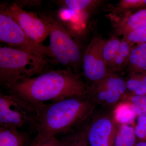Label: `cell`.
I'll use <instances>...</instances> for the list:
<instances>
[{
    "label": "cell",
    "mask_w": 146,
    "mask_h": 146,
    "mask_svg": "<svg viewBox=\"0 0 146 146\" xmlns=\"http://www.w3.org/2000/svg\"><path fill=\"white\" fill-rule=\"evenodd\" d=\"M29 133L0 125V146H29Z\"/></svg>",
    "instance_id": "12"
},
{
    "label": "cell",
    "mask_w": 146,
    "mask_h": 146,
    "mask_svg": "<svg viewBox=\"0 0 146 146\" xmlns=\"http://www.w3.org/2000/svg\"><path fill=\"white\" fill-rule=\"evenodd\" d=\"M36 115V110L20 98L0 93V125L18 129L27 125L31 131Z\"/></svg>",
    "instance_id": "5"
},
{
    "label": "cell",
    "mask_w": 146,
    "mask_h": 146,
    "mask_svg": "<svg viewBox=\"0 0 146 146\" xmlns=\"http://www.w3.org/2000/svg\"><path fill=\"white\" fill-rule=\"evenodd\" d=\"M85 128L89 146H111L113 126L110 120L102 118Z\"/></svg>",
    "instance_id": "10"
},
{
    "label": "cell",
    "mask_w": 146,
    "mask_h": 146,
    "mask_svg": "<svg viewBox=\"0 0 146 146\" xmlns=\"http://www.w3.org/2000/svg\"><path fill=\"white\" fill-rule=\"evenodd\" d=\"M93 105L88 94L68 97L45 104L36 110V117L32 131L35 137L46 139L62 136L78 129L91 115Z\"/></svg>",
    "instance_id": "2"
},
{
    "label": "cell",
    "mask_w": 146,
    "mask_h": 146,
    "mask_svg": "<svg viewBox=\"0 0 146 146\" xmlns=\"http://www.w3.org/2000/svg\"><path fill=\"white\" fill-rule=\"evenodd\" d=\"M5 88L7 93L20 98L36 110L46 102L82 95L87 89L79 75L69 68L51 70Z\"/></svg>",
    "instance_id": "1"
},
{
    "label": "cell",
    "mask_w": 146,
    "mask_h": 146,
    "mask_svg": "<svg viewBox=\"0 0 146 146\" xmlns=\"http://www.w3.org/2000/svg\"><path fill=\"white\" fill-rule=\"evenodd\" d=\"M145 27H146V9L125 16L115 25L117 34L123 36L131 31Z\"/></svg>",
    "instance_id": "11"
},
{
    "label": "cell",
    "mask_w": 146,
    "mask_h": 146,
    "mask_svg": "<svg viewBox=\"0 0 146 146\" xmlns=\"http://www.w3.org/2000/svg\"><path fill=\"white\" fill-rule=\"evenodd\" d=\"M135 146H146V141H142L138 143Z\"/></svg>",
    "instance_id": "26"
},
{
    "label": "cell",
    "mask_w": 146,
    "mask_h": 146,
    "mask_svg": "<svg viewBox=\"0 0 146 146\" xmlns=\"http://www.w3.org/2000/svg\"><path fill=\"white\" fill-rule=\"evenodd\" d=\"M133 93L135 95H146V73L143 74L140 86Z\"/></svg>",
    "instance_id": "25"
},
{
    "label": "cell",
    "mask_w": 146,
    "mask_h": 146,
    "mask_svg": "<svg viewBox=\"0 0 146 146\" xmlns=\"http://www.w3.org/2000/svg\"><path fill=\"white\" fill-rule=\"evenodd\" d=\"M128 65L134 72L146 73V44H136L133 46Z\"/></svg>",
    "instance_id": "13"
},
{
    "label": "cell",
    "mask_w": 146,
    "mask_h": 146,
    "mask_svg": "<svg viewBox=\"0 0 146 146\" xmlns=\"http://www.w3.org/2000/svg\"><path fill=\"white\" fill-rule=\"evenodd\" d=\"M0 40L11 47L51 60H55L49 46L39 44L31 39L8 16L5 8L3 9V7H1L0 13Z\"/></svg>",
    "instance_id": "4"
},
{
    "label": "cell",
    "mask_w": 146,
    "mask_h": 146,
    "mask_svg": "<svg viewBox=\"0 0 146 146\" xmlns=\"http://www.w3.org/2000/svg\"><path fill=\"white\" fill-rule=\"evenodd\" d=\"M121 40L119 38L113 37L105 42L103 50V55L107 68L110 65L113 58L117 51Z\"/></svg>",
    "instance_id": "17"
},
{
    "label": "cell",
    "mask_w": 146,
    "mask_h": 146,
    "mask_svg": "<svg viewBox=\"0 0 146 146\" xmlns=\"http://www.w3.org/2000/svg\"><path fill=\"white\" fill-rule=\"evenodd\" d=\"M46 21L50 28L49 47L55 59L66 68L75 69L81 58L78 45L59 21Z\"/></svg>",
    "instance_id": "6"
},
{
    "label": "cell",
    "mask_w": 146,
    "mask_h": 146,
    "mask_svg": "<svg viewBox=\"0 0 146 146\" xmlns=\"http://www.w3.org/2000/svg\"><path fill=\"white\" fill-rule=\"evenodd\" d=\"M5 9L8 16L33 41L42 44L49 35L50 28L46 20L23 10L17 3L13 4Z\"/></svg>",
    "instance_id": "7"
},
{
    "label": "cell",
    "mask_w": 146,
    "mask_h": 146,
    "mask_svg": "<svg viewBox=\"0 0 146 146\" xmlns=\"http://www.w3.org/2000/svg\"><path fill=\"white\" fill-rule=\"evenodd\" d=\"M98 90L97 97L101 100H105L109 103L117 101L121 96L125 92L126 84L120 78L108 74L105 77L96 82Z\"/></svg>",
    "instance_id": "9"
},
{
    "label": "cell",
    "mask_w": 146,
    "mask_h": 146,
    "mask_svg": "<svg viewBox=\"0 0 146 146\" xmlns=\"http://www.w3.org/2000/svg\"><path fill=\"white\" fill-rule=\"evenodd\" d=\"M146 6V0H121L113 10L118 13L133 9Z\"/></svg>",
    "instance_id": "20"
},
{
    "label": "cell",
    "mask_w": 146,
    "mask_h": 146,
    "mask_svg": "<svg viewBox=\"0 0 146 146\" xmlns=\"http://www.w3.org/2000/svg\"><path fill=\"white\" fill-rule=\"evenodd\" d=\"M52 60L10 46L0 48V82L5 88L50 70Z\"/></svg>",
    "instance_id": "3"
},
{
    "label": "cell",
    "mask_w": 146,
    "mask_h": 146,
    "mask_svg": "<svg viewBox=\"0 0 146 146\" xmlns=\"http://www.w3.org/2000/svg\"><path fill=\"white\" fill-rule=\"evenodd\" d=\"M134 129L123 125L117 134L115 141V146H133L136 142Z\"/></svg>",
    "instance_id": "15"
},
{
    "label": "cell",
    "mask_w": 146,
    "mask_h": 146,
    "mask_svg": "<svg viewBox=\"0 0 146 146\" xmlns=\"http://www.w3.org/2000/svg\"><path fill=\"white\" fill-rule=\"evenodd\" d=\"M143 74L134 76L129 80L126 83L127 89L133 92L136 91L140 86Z\"/></svg>",
    "instance_id": "24"
},
{
    "label": "cell",
    "mask_w": 146,
    "mask_h": 146,
    "mask_svg": "<svg viewBox=\"0 0 146 146\" xmlns=\"http://www.w3.org/2000/svg\"><path fill=\"white\" fill-rule=\"evenodd\" d=\"M78 129L63 135L60 139L63 146H89L86 128Z\"/></svg>",
    "instance_id": "14"
},
{
    "label": "cell",
    "mask_w": 146,
    "mask_h": 146,
    "mask_svg": "<svg viewBox=\"0 0 146 146\" xmlns=\"http://www.w3.org/2000/svg\"><path fill=\"white\" fill-rule=\"evenodd\" d=\"M105 42L102 37L94 36L87 47L83 62L84 76L90 81L96 82L107 75V66L103 55Z\"/></svg>",
    "instance_id": "8"
},
{
    "label": "cell",
    "mask_w": 146,
    "mask_h": 146,
    "mask_svg": "<svg viewBox=\"0 0 146 146\" xmlns=\"http://www.w3.org/2000/svg\"><path fill=\"white\" fill-rule=\"evenodd\" d=\"M131 101V108L136 116L146 117V95H135Z\"/></svg>",
    "instance_id": "19"
},
{
    "label": "cell",
    "mask_w": 146,
    "mask_h": 146,
    "mask_svg": "<svg viewBox=\"0 0 146 146\" xmlns=\"http://www.w3.org/2000/svg\"><path fill=\"white\" fill-rule=\"evenodd\" d=\"M102 1L96 0H65L60 2L69 9L75 11H82L94 8Z\"/></svg>",
    "instance_id": "16"
},
{
    "label": "cell",
    "mask_w": 146,
    "mask_h": 146,
    "mask_svg": "<svg viewBox=\"0 0 146 146\" xmlns=\"http://www.w3.org/2000/svg\"><path fill=\"white\" fill-rule=\"evenodd\" d=\"M136 115L131 108L130 105L122 104L115 111V118L119 122L129 124L133 122Z\"/></svg>",
    "instance_id": "18"
},
{
    "label": "cell",
    "mask_w": 146,
    "mask_h": 146,
    "mask_svg": "<svg viewBox=\"0 0 146 146\" xmlns=\"http://www.w3.org/2000/svg\"><path fill=\"white\" fill-rule=\"evenodd\" d=\"M131 44H146V27L137 29L123 36Z\"/></svg>",
    "instance_id": "21"
},
{
    "label": "cell",
    "mask_w": 146,
    "mask_h": 146,
    "mask_svg": "<svg viewBox=\"0 0 146 146\" xmlns=\"http://www.w3.org/2000/svg\"><path fill=\"white\" fill-rule=\"evenodd\" d=\"M134 130L136 136L141 140L146 141V117H138L137 125Z\"/></svg>",
    "instance_id": "23"
},
{
    "label": "cell",
    "mask_w": 146,
    "mask_h": 146,
    "mask_svg": "<svg viewBox=\"0 0 146 146\" xmlns=\"http://www.w3.org/2000/svg\"><path fill=\"white\" fill-rule=\"evenodd\" d=\"M29 146H63L60 140L56 137L42 139L35 137Z\"/></svg>",
    "instance_id": "22"
}]
</instances>
